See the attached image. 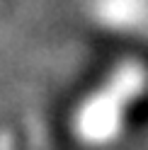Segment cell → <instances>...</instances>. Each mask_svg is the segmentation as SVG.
Instances as JSON below:
<instances>
[{"mask_svg": "<svg viewBox=\"0 0 148 150\" xmlns=\"http://www.w3.org/2000/svg\"><path fill=\"white\" fill-rule=\"evenodd\" d=\"M100 27L114 32H136L148 24V0H90Z\"/></svg>", "mask_w": 148, "mask_h": 150, "instance_id": "2", "label": "cell"}, {"mask_svg": "<svg viewBox=\"0 0 148 150\" xmlns=\"http://www.w3.org/2000/svg\"><path fill=\"white\" fill-rule=\"evenodd\" d=\"M148 104V63L129 56L117 58L75 99L68 128L78 145L105 150L122 143Z\"/></svg>", "mask_w": 148, "mask_h": 150, "instance_id": "1", "label": "cell"}]
</instances>
